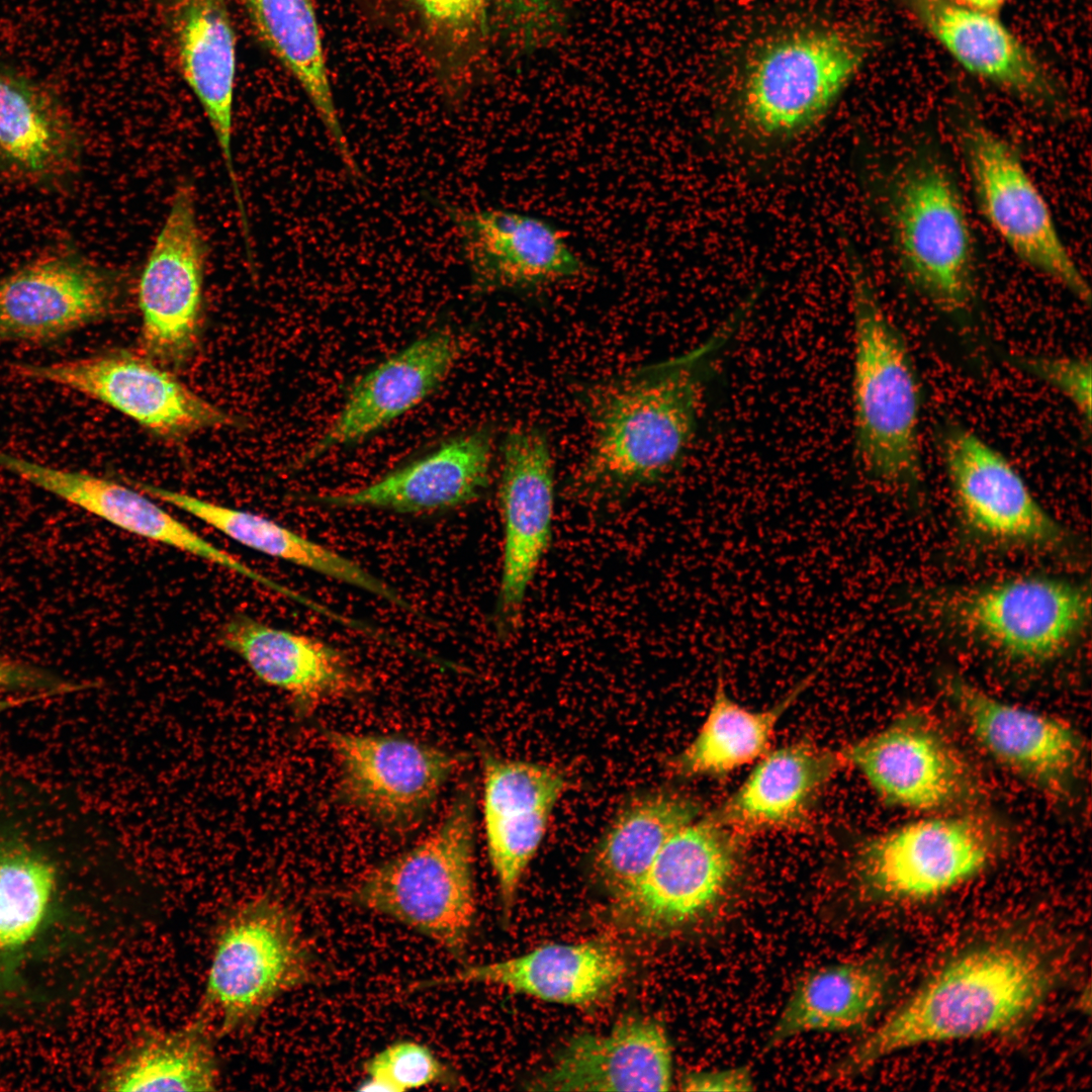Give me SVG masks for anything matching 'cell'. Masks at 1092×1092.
Instances as JSON below:
<instances>
[{"instance_id": "1", "label": "cell", "mask_w": 1092, "mask_h": 1092, "mask_svg": "<svg viewBox=\"0 0 1092 1092\" xmlns=\"http://www.w3.org/2000/svg\"><path fill=\"white\" fill-rule=\"evenodd\" d=\"M751 311L741 302L701 346L583 391L590 439L571 478L573 490L617 495L662 482L679 469L708 379Z\"/></svg>"}, {"instance_id": "2", "label": "cell", "mask_w": 1092, "mask_h": 1092, "mask_svg": "<svg viewBox=\"0 0 1092 1092\" xmlns=\"http://www.w3.org/2000/svg\"><path fill=\"white\" fill-rule=\"evenodd\" d=\"M1052 980L1048 959L1027 941L1004 938L974 946L934 973L831 1076L857 1075L911 1046L1010 1030L1035 1011Z\"/></svg>"}, {"instance_id": "3", "label": "cell", "mask_w": 1092, "mask_h": 1092, "mask_svg": "<svg viewBox=\"0 0 1092 1092\" xmlns=\"http://www.w3.org/2000/svg\"><path fill=\"white\" fill-rule=\"evenodd\" d=\"M853 323V433L859 467L896 489L921 479V385L913 355L862 263L847 253Z\"/></svg>"}, {"instance_id": "4", "label": "cell", "mask_w": 1092, "mask_h": 1092, "mask_svg": "<svg viewBox=\"0 0 1092 1092\" xmlns=\"http://www.w3.org/2000/svg\"><path fill=\"white\" fill-rule=\"evenodd\" d=\"M885 196L892 247L907 284L930 305L964 317L977 298V253L953 173L930 147L894 167Z\"/></svg>"}, {"instance_id": "5", "label": "cell", "mask_w": 1092, "mask_h": 1092, "mask_svg": "<svg viewBox=\"0 0 1092 1092\" xmlns=\"http://www.w3.org/2000/svg\"><path fill=\"white\" fill-rule=\"evenodd\" d=\"M473 800L460 792L441 822L403 852L362 875L346 899L460 956L474 924Z\"/></svg>"}, {"instance_id": "6", "label": "cell", "mask_w": 1092, "mask_h": 1092, "mask_svg": "<svg viewBox=\"0 0 1092 1092\" xmlns=\"http://www.w3.org/2000/svg\"><path fill=\"white\" fill-rule=\"evenodd\" d=\"M868 52L864 36L840 24L807 25L766 37L740 75L739 127L763 142L802 134L823 118Z\"/></svg>"}, {"instance_id": "7", "label": "cell", "mask_w": 1092, "mask_h": 1092, "mask_svg": "<svg viewBox=\"0 0 1092 1092\" xmlns=\"http://www.w3.org/2000/svg\"><path fill=\"white\" fill-rule=\"evenodd\" d=\"M315 961L298 921L265 894L232 908L220 921L199 1014L220 1035L251 1027L282 995L315 978Z\"/></svg>"}, {"instance_id": "8", "label": "cell", "mask_w": 1092, "mask_h": 1092, "mask_svg": "<svg viewBox=\"0 0 1092 1092\" xmlns=\"http://www.w3.org/2000/svg\"><path fill=\"white\" fill-rule=\"evenodd\" d=\"M957 131L974 197L988 225L1025 266L1089 305L1088 281L1016 149L979 119H963Z\"/></svg>"}, {"instance_id": "9", "label": "cell", "mask_w": 1092, "mask_h": 1092, "mask_svg": "<svg viewBox=\"0 0 1092 1092\" xmlns=\"http://www.w3.org/2000/svg\"><path fill=\"white\" fill-rule=\"evenodd\" d=\"M122 271L65 244L0 277V346L56 343L119 314L128 284Z\"/></svg>"}, {"instance_id": "10", "label": "cell", "mask_w": 1092, "mask_h": 1092, "mask_svg": "<svg viewBox=\"0 0 1092 1092\" xmlns=\"http://www.w3.org/2000/svg\"><path fill=\"white\" fill-rule=\"evenodd\" d=\"M12 372L98 400L163 438L242 425L237 416L198 395L148 356L122 349L50 363L17 362Z\"/></svg>"}, {"instance_id": "11", "label": "cell", "mask_w": 1092, "mask_h": 1092, "mask_svg": "<svg viewBox=\"0 0 1092 1092\" xmlns=\"http://www.w3.org/2000/svg\"><path fill=\"white\" fill-rule=\"evenodd\" d=\"M500 458L503 553L492 624L499 638L509 639L522 624L529 589L552 542L555 471L549 438L535 426L510 429Z\"/></svg>"}, {"instance_id": "12", "label": "cell", "mask_w": 1092, "mask_h": 1092, "mask_svg": "<svg viewBox=\"0 0 1092 1092\" xmlns=\"http://www.w3.org/2000/svg\"><path fill=\"white\" fill-rule=\"evenodd\" d=\"M997 833L974 815L912 821L867 841L855 873L870 894L889 900H922L970 880L993 859Z\"/></svg>"}, {"instance_id": "13", "label": "cell", "mask_w": 1092, "mask_h": 1092, "mask_svg": "<svg viewBox=\"0 0 1092 1092\" xmlns=\"http://www.w3.org/2000/svg\"><path fill=\"white\" fill-rule=\"evenodd\" d=\"M939 606L960 630L1027 662L1060 655L1090 617L1085 587L1037 576L957 592L942 598Z\"/></svg>"}, {"instance_id": "14", "label": "cell", "mask_w": 1092, "mask_h": 1092, "mask_svg": "<svg viewBox=\"0 0 1092 1092\" xmlns=\"http://www.w3.org/2000/svg\"><path fill=\"white\" fill-rule=\"evenodd\" d=\"M343 801L395 831L417 825L456 771L452 751L404 736L329 730Z\"/></svg>"}, {"instance_id": "15", "label": "cell", "mask_w": 1092, "mask_h": 1092, "mask_svg": "<svg viewBox=\"0 0 1092 1092\" xmlns=\"http://www.w3.org/2000/svg\"><path fill=\"white\" fill-rule=\"evenodd\" d=\"M205 259L194 188L182 182L139 280L142 343L152 360L178 367L193 355L201 328Z\"/></svg>"}, {"instance_id": "16", "label": "cell", "mask_w": 1092, "mask_h": 1092, "mask_svg": "<svg viewBox=\"0 0 1092 1092\" xmlns=\"http://www.w3.org/2000/svg\"><path fill=\"white\" fill-rule=\"evenodd\" d=\"M891 806L940 811L978 793L968 761L944 730L922 712H907L842 750Z\"/></svg>"}, {"instance_id": "17", "label": "cell", "mask_w": 1092, "mask_h": 1092, "mask_svg": "<svg viewBox=\"0 0 1092 1092\" xmlns=\"http://www.w3.org/2000/svg\"><path fill=\"white\" fill-rule=\"evenodd\" d=\"M943 689L972 737L997 763L1052 797L1067 796L1083 761V741L1066 720L1002 701L947 676Z\"/></svg>"}, {"instance_id": "18", "label": "cell", "mask_w": 1092, "mask_h": 1092, "mask_svg": "<svg viewBox=\"0 0 1092 1092\" xmlns=\"http://www.w3.org/2000/svg\"><path fill=\"white\" fill-rule=\"evenodd\" d=\"M464 348L460 335L438 327L386 357L351 385L339 411L298 465L363 442L432 396L450 376Z\"/></svg>"}, {"instance_id": "19", "label": "cell", "mask_w": 1092, "mask_h": 1092, "mask_svg": "<svg viewBox=\"0 0 1092 1092\" xmlns=\"http://www.w3.org/2000/svg\"><path fill=\"white\" fill-rule=\"evenodd\" d=\"M940 450L956 505L972 530L1033 547L1062 544L1063 528L1000 451L953 423L941 430Z\"/></svg>"}, {"instance_id": "20", "label": "cell", "mask_w": 1092, "mask_h": 1092, "mask_svg": "<svg viewBox=\"0 0 1092 1092\" xmlns=\"http://www.w3.org/2000/svg\"><path fill=\"white\" fill-rule=\"evenodd\" d=\"M476 293L532 290L582 274L580 257L549 222L507 209H468L443 202Z\"/></svg>"}, {"instance_id": "21", "label": "cell", "mask_w": 1092, "mask_h": 1092, "mask_svg": "<svg viewBox=\"0 0 1092 1092\" xmlns=\"http://www.w3.org/2000/svg\"><path fill=\"white\" fill-rule=\"evenodd\" d=\"M735 832L710 817L693 821L662 846L635 889L616 904L640 930L687 925L717 902L736 866Z\"/></svg>"}, {"instance_id": "22", "label": "cell", "mask_w": 1092, "mask_h": 1092, "mask_svg": "<svg viewBox=\"0 0 1092 1092\" xmlns=\"http://www.w3.org/2000/svg\"><path fill=\"white\" fill-rule=\"evenodd\" d=\"M82 155L81 132L58 91L0 59V180L63 189L78 174Z\"/></svg>"}, {"instance_id": "23", "label": "cell", "mask_w": 1092, "mask_h": 1092, "mask_svg": "<svg viewBox=\"0 0 1092 1092\" xmlns=\"http://www.w3.org/2000/svg\"><path fill=\"white\" fill-rule=\"evenodd\" d=\"M494 434L487 426L450 437L426 454L362 486L313 494L329 509H373L431 514L479 499L491 480Z\"/></svg>"}, {"instance_id": "24", "label": "cell", "mask_w": 1092, "mask_h": 1092, "mask_svg": "<svg viewBox=\"0 0 1092 1092\" xmlns=\"http://www.w3.org/2000/svg\"><path fill=\"white\" fill-rule=\"evenodd\" d=\"M922 26L970 74L1052 116L1068 113L1063 89L991 13L957 0H905Z\"/></svg>"}, {"instance_id": "25", "label": "cell", "mask_w": 1092, "mask_h": 1092, "mask_svg": "<svg viewBox=\"0 0 1092 1092\" xmlns=\"http://www.w3.org/2000/svg\"><path fill=\"white\" fill-rule=\"evenodd\" d=\"M218 639L261 681L284 692L298 716L367 690L363 676L337 648L246 614L232 616L221 626Z\"/></svg>"}, {"instance_id": "26", "label": "cell", "mask_w": 1092, "mask_h": 1092, "mask_svg": "<svg viewBox=\"0 0 1092 1092\" xmlns=\"http://www.w3.org/2000/svg\"><path fill=\"white\" fill-rule=\"evenodd\" d=\"M179 72L200 103L219 148L238 214L246 218L233 158L237 34L226 0H168Z\"/></svg>"}, {"instance_id": "27", "label": "cell", "mask_w": 1092, "mask_h": 1092, "mask_svg": "<svg viewBox=\"0 0 1092 1092\" xmlns=\"http://www.w3.org/2000/svg\"><path fill=\"white\" fill-rule=\"evenodd\" d=\"M671 1049L662 1025L630 1015L605 1034L571 1038L529 1082L535 1091H667Z\"/></svg>"}, {"instance_id": "28", "label": "cell", "mask_w": 1092, "mask_h": 1092, "mask_svg": "<svg viewBox=\"0 0 1092 1092\" xmlns=\"http://www.w3.org/2000/svg\"><path fill=\"white\" fill-rule=\"evenodd\" d=\"M19 475L121 530L220 565L287 598L293 596L292 589L215 546L133 486L29 459L21 463Z\"/></svg>"}, {"instance_id": "29", "label": "cell", "mask_w": 1092, "mask_h": 1092, "mask_svg": "<svg viewBox=\"0 0 1092 1092\" xmlns=\"http://www.w3.org/2000/svg\"><path fill=\"white\" fill-rule=\"evenodd\" d=\"M625 971L622 954L607 942L553 943L507 960L464 967L428 981L425 987L494 985L546 1002L585 1006L606 997Z\"/></svg>"}, {"instance_id": "30", "label": "cell", "mask_w": 1092, "mask_h": 1092, "mask_svg": "<svg viewBox=\"0 0 1092 1092\" xmlns=\"http://www.w3.org/2000/svg\"><path fill=\"white\" fill-rule=\"evenodd\" d=\"M842 751L800 741L766 753L710 817L735 833L801 825L817 794L844 765Z\"/></svg>"}, {"instance_id": "31", "label": "cell", "mask_w": 1092, "mask_h": 1092, "mask_svg": "<svg viewBox=\"0 0 1092 1092\" xmlns=\"http://www.w3.org/2000/svg\"><path fill=\"white\" fill-rule=\"evenodd\" d=\"M127 483L154 499L194 516L246 547L367 592L403 611H415L395 588L356 561L267 517L140 480L129 479Z\"/></svg>"}, {"instance_id": "32", "label": "cell", "mask_w": 1092, "mask_h": 1092, "mask_svg": "<svg viewBox=\"0 0 1092 1092\" xmlns=\"http://www.w3.org/2000/svg\"><path fill=\"white\" fill-rule=\"evenodd\" d=\"M239 1L259 41L299 83L342 163L358 178L360 170L338 115L312 0Z\"/></svg>"}, {"instance_id": "33", "label": "cell", "mask_w": 1092, "mask_h": 1092, "mask_svg": "<svg viewBox=\"0 0 1092 1092\" xmlns=\"http://www.w3.org/2000/svg\"><path fill=\"white\" fill-rule=\"evenodd\" d=\"M213 1025L198 1014L171 1029H144L109 1065L101 1084L108 1091H212L219 1067Z\"/></svg>"}, {"instance_id": "34", "label": "cell", "mask_w": 1092, "mask_h": 1092, "mask_svg": "<svg viewBox=\"0 0 1092 1092\" xmlns=\"http://www.w3.org/2000/svg\"><path fill=\"white\" fill-rule=\"evenodd\" d=\"M700 810L695 799L671 791L639 795L623 806L590 857L592 873L615 904L635 889L665 842Z\"/></svg>"}, {"instance_id": "35", "label": "cell", "mask_w": 1092, "mask_h": 1092, "mask_svg": "<svg viewBox=\"0 0 1092 1092\" xmlns=\"http://www.w3.org/2000/svg\"><path fill=\"white\" fill-rule=\"evenodd\" d=\"M888 984L887 968L874 959L809 972L796 984L769 1033L767 1046L811 1031L862 1026L881 1005Z\"/></svg>"}, {"instance_id": "36", "label": "cell", "mask_w": 1092, "mask_h": 1092, "mask_svg": "<svg viewBox=\"0 0 1092 1092\" xmlns=\"http://www.w3.org/2000/svg\"><path fill=\"white\" fill-rule=\"evenodd\" d=\"M833 654L834 651L786 698L764 711L748 710L732 700L726 693L720 668L709 713L696 737L673 758V770L687 778L720 777L763 757L781 717Z\"/></svg>"}, {"instance_id": "37", "label": "cell", "mask_w": 1092, "mask_h": 1092, "mask_svg": "<svg viewBox=\"0 0 1092 1092\" xmlns=\"http://www.w3.org/2000/svg\"><path fill=\"white\" fill-rule=\"evenodd\" d=\"M57 873L48 858L0 835V964L16 959L52 915Z\"/></svg>"}, {"instance_id": "38", "label": "cell", "mask_w": 1092, "mask_h": 1092, "mask_svg": "<svg viewBox=\"0 0 1092 1092\" xmlns=\"http://www.w3.org/2000/svg\"><path fill=\"white\" fill-rule=\"evenodd\" d=\"M552 811L483 815L488 858L505 916L511 914L521 879L542 843Z\"/></svg>"}, {"instance_id": "39", "label": "cell", "mask_w": 1092, "mask_h": 1092, "mask_svg": "<svg viewBox=\"0 0 1092 1092\" xmlns=\"http://www.w3.org/2000/svg\"><path fill=\"white\" fill-rule=\"evenodd\" d=\"M483 814L554 808L566 787L565 777L550 765L485 753Z\"/></svg>"}, {"instance_id": "40", "label": "cell", "mask_w": 1092, "mask_h": 1092, "mask_svg": "<svg viewBox=\"0 0 1092 1092\" xmlns=\"http://www.w3.org/2000/svg\"><path fill=\"white\" fill-rule=\"evenodd\" d=\"M359 1091L402 1092L429 1086L458 1084V1077L426 1044L415 1040L392 1042L364 1064Z\"/></svg>"}, {"instance_id": "41", "label": "cell", "mask_w": 1092, "mask_h": 1092, "mask_svg": "<svg viewBox=\"0 0 1092 1092\" xmlns=\"http://www.w3.org/2000/svg\"><path fill=\"white\" fill-rule=\"evenodd\" d=\"M1018 370L1058 390L1091 424L1092 369L1089 358L1076 356L1010 355Z\"/></svg>"}, {"instance_id": "42", "label": "cell", "mask_w": 1092, "mask_h": 1092, "mask_svg": "<svg viewBox=\"0 0 1092 1092\" xmlns=\"http://www.w3.org/2000/svg\"><path fill=\"white\" fill-rule=\"evenodd\" d=\"M436 32L461 44L471 37L485 15L488 0H413Z\"/></svg>"}, {"instance_id": "43", "label": "cell", "mask_w": 1092, "mask_h": 1092, "mask_svg": "<svg viewBox=\"0 0 1092 1092\" xmlns=\"http://www.w3.org/2000/svg\"><path fill=\"white\" fill-rule=\"evenodd\" d=\"M76 688L75 682L65 681L37 667L0 657V689L64 695Z\"/></svg>"}, {"instance_id": "44", "label": "cell", "mask_w": 1092, "mask_h": 1092, "mask_svg": "<svg viewBox=\"0 0 1092 1092\" xmlns=\"http://www.w3.org/2000/svg\"><path fill=\"white\" fill-rule=\"evenodd\" d=\"M685 1091H750L752 1076L746 1068L691 1072L680 1081Z\"/></svg>"}, {"instance_id": "45", "label": "cell", "mask_w": 1092, "mask_h": 1092, "mask_svg": "<svg viewBox=\"0 0 1092 1092\" xmlns=\"http://www.w3.org/2000/svg\"><path fill=\"white\" fill-rule=\"evenodd\" d=\"M57 695H59V694L55 693V692H37V693H32L31 695H28V696L24 695V697L0 698V713H2L4 711H7V710H10L12 708L18 707V706L25 705L26 703L39 701V700H42L44 698H48V697H51V696H57Z\"/></svg>"}, {"instance_id": "46", "label": "cell", "mask_w": 1092, "mask_h": 1092, "mask_svg": "<svg viewBox=\"0 0 1092 1092\" xmlns=\"http://www.w3.org/2000/svg\"><path fill=\"white\" fill-rule=\"evenodd\" d=\"M971 8L997 13L1007 0H957Z\"/></svg>"}]
</instances>
